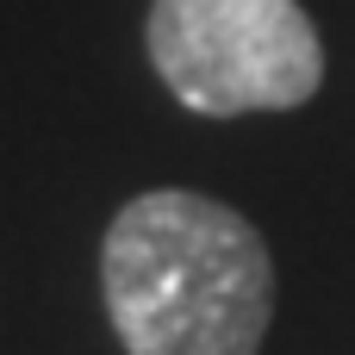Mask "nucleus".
Segmentation results:
<instances>
[{"mask_svg": "<svg viewBox=\"0 0 355 355\" xmlns=\"http://www.w3.org/2000/svg\"><path fill=\"white\" fill-rule=\"evenodd\" d=\"M100 293L125 355H256L275 318V262L237 206L150 187L100 237Z\"/></svg>", "mask_w": 355, "mask_h": 355, "instance_id": "f257e3e1", "label": "nucleus"}, {"mask_svg": "<svg viewBox=\"0 0 355 355\" xmlns=\"http://www.w3.org/2000/svg\"><path fill=\"white\" fill-rule=\"evenodd\" d=\"M144 50L200 119L293 112L324 87V44L300 0H150Z\"/></svg>", "mask_w": 355, "mask_h": 355, "instance_id": "f03ea898", "label": "nucleus"}]
</instances>
